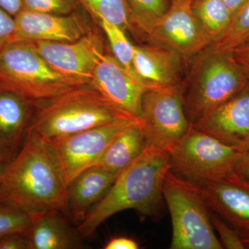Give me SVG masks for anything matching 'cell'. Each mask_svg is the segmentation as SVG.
<instances>
[{"label": "cell", "mask_w": 249, "mask_h": 249, "mask_svg": "<svg viewBox=\"0 0 249 249\" xmlns=\"http://www.w3.org/2000/svg\"><path fill=\"white\" fill-rule=\"evenodd\" d=\"M67 186L53 147L27 131L19 151L4 165L0 203L29 214L55 209L67 215Z\"/></svg>", "instance_id": "cell-1"}, {"label": "cell", "mask_w": 249, "mask_h": 249, "mask_svg": "<svg viewBox=\"0 0 249 249\" xmlns=\"http://www.w3.org/2000/svg\"><path fill=\"white\" fill-rule=\"evenodd\" d=\"M170 170L169 151L146 146L118 175L77 230L82 237H89L111 216L125 210H135L144 217H157L163 208V183Z\"/></svg>", "instance_id": "cell-2"}, {"label": "cell", "mask_w": 249, "mask_h": 249, "mask_svg": "<svg viewBox=\"0 0 249 249\" xmlns=\"http://www.w3.org/2000/svg\"><path fill=\"white\" fill-rule=\"evenodd\" d=\"M45 101L27 131L48 142L122 119L140 120L114 107L90 84Z\"/></svg>", "instance_id": "cell-3"}, {"label": "cell", "mask_w": 249, "mask_h": 249, "mask_svg": "<svg viewBox=\"0 0 249 249\" xmlns=\"http://www.w3.org/2000/svg\"><path fill=\"white\" fill-rule=\"evenodd\" d=\"M85 85L54 70L30 42L12 41L0 51V91L16 93L35 103Z\"/></svg>", "instance_id": "cell-4"}, {"label": "cell", "mask_w": 249, "mask_h": 249, "mask_svg": "<svg viewBox=\"0 0 249 249\" xmlns=\"http://www.w3.org/2000/svg\"><path fill=\"white\" fill-rule=\"evenodd\" d=\"M183 82L182 97L191 125L231 98L249 82L231 53L205 50Z\"/></svg>", "instance_id": "cell-5"}, {"label": "cell", "mask_w": 249, "mask_h": 249, "mask_svg": "<svg viewBox=\"0 0 249 249\" xmlns=\"http://www.w3.org/2000/svg\"><path fill=\"white\" fill-rule=\"evenodd\" d=\"M173 226L172 249H222L211 222L210 209L195 183L167 173L163 187Z\"/></svg>", "instance_id": "cell-6"}, {"label": "cell", "mask_w": 249, "mask_h": 249, "mask_svg": "<svg viewBox=\"0 0 249 249\" xmlns=\"http://www.w3.org/2000/svg\"><path fill=\"white\" fill-rule=\"evenodd\" d=\"M170 170L196 184L218 181L235 173L243 150L192 127L169 150Z\"/></svg>", "instance_id": "cell-7"}, {"label": "cell", "mask_w": 249, "mask_h": 249, "mask_svg": "<svg viewBox=\"0 0 249 249\" xmlns=\"http://www.w3.org/2000/svg\"><path fill=\"white\" fill-rule=\"evenodd\" d=\"M183 82L175 86L150 88L144 93L139 119L146 146L169 151L191 128L183 106Z\"/></svg>", "instance_id": "cell-8"}, {"label": "cell", "mask_w": 249, "mask_h": 249, "mask_svg": "<svg viewBox=\"0 0 249 249\" xmlns=\"http://www.w3.org/2000/svg\"><path fill=\"white\" fill-rule=\"evenodd\" d=\"M137 122L141 121L122 119L49 142L58 159L67 186L80 173L96 164L113 140Z\"/></svg>", "instance_id": "cell-9"}, {"label": "cell", "mask_w": 249, "mask_h": 249, "mask_svg": "<svg viewBox=\"0 0 249 249\" xmlns=\"http://www.w3.org/2000/svg\"><path fill=\"white\" fill-rule=\"evenodd\" d=\"M191 0H171L170 8L146 37L148 43L178 54L185 60L212 45L192 9Z\"/></svg>", "instance_id": "cell-10"}, {"label": "cell", "mask_w": 249, "mask_h": 249, "mask_svg": "<svg viewBox=\"0 0 249 249\" xmlns=\"http://www.w3.org/2000/svg\"><path fill=\"white\" fill-rule=\"evenodd\" d=\"M30 42L54 70L86 84H90L95 67L105 54L102 37L93 31L73 42Z\"/></svg>", "instance_id": "cell-11"}, {"label": "cell", "mask_w": 249, "mask_h": 249, "mask_svg": "<svg viewBox=\"0 0 249 249\" xmlns=\"http://www.w3.org/2000/svg\"><path fill=\"white\" fill-rule=\"evenodd\" d=\"M90 85L114 107L139 119L142 96L147 88L114 55L105 53L100 59Z\"/></svg>", "instance_id": "cell-12"}, {"label": "cell", "mask_w": 249, "mask_h": 249, "mask_svg": "<svg viewBox=\"0 0 249 249\" xmlns=\"http://www.w3.org/2000/svg\"><path fill=\"white\" fill-rule=\"evenodd\" d=\"M192 127L240 150L249 147V82Z\"/></svg>", "instance_id": "cell-13"}, {"label": "cell", "mask_w": 249, "mask_h": 249, "mask_svg": "<svg viewBox=\"0 0 249 249\" xmlns=\"http://www.w3.org/2000/svg\"><path fill=\"white\" fill-rule=\"evenodd\" d=\"M196 185L211 211L240 234L249 232V181L234 173L218 181Z\"/></svg>", "instance_id": "cell-14"}, {"label": "cell", "mask_w": 249, "mask_h": 249, "mask_svg": "<svg viewBox=\"0 0 249 249\" xmlns=\"http://www.w3.org/2000/svg\"><path fill=\"white\" fill-rule=\"evenodd\" d=\"M14 40L73 42L89 32L79 17L22 9L14 17Z\"/></svg>", "instance_id": "cell-15"}, {"label": "cell", "mask_w": 249, "mask_h": 249, "mask_svg": "<svg viewBox=\"0 0 249 249\" xmlns=\"http://www.w3.org/2000/svg\"><path fill=\"white\" fill-rule=\"evenodd\" d=\"M184 61L178 54L159 46L134 45V72L147 89L182 83Z\"/></svg>", "instance_id": "cell-16"}, {"label": "cell", "mask_w": 249, "mask_h": 249, "mask_svg": "<svg viewBox=\"0 0 249 249\" xmlns=\"http://www.w3.org/2000/svg\"><path fill=\"white\" fill-rule=\"evenodd\" d=\"M31 223L27 233L30 249H73L83 247V238L73 229L67 214L51 209L30 214Z\"/></svg>", "instance_id": "cell-17"}, {"label": "cell", "mask_w": 249, "mask_h": 249, "mask_svg": "<svg viewBox=\"0 0 249 249\" xmlns=\"http://www.w3.org/2000/svg\"><path fill=\"white\" fill-rule=\"evenodd\" d=\"M118 175L92 166L80 173L67 187V216L82 222L98 201L106 196Z\"/></svg>", "instance_id": "cell-18"}, {"label": "cell", "mask_w": 249, "mask_h": 249, "mask_svg": "<svg viewBox=\"0 0 249 249\" xmlns=\"http://www.w3.org/2000/svg\"><path fill=\"white\" fill-rule=\"evenodd\" d=\"M31 103L18 93L0 91V157L4 165L16 155L25 139Z\"/></svg>", "instance_id": "cell-19"}, {"label": "cell", "mask_w": 249, "mask_h": 249, "mask_svg": "<svg viewBox=\"0 0 249 249\" xmlns=\"http://www.w3.org/2000/svg\"><path fill=\"white\" fill-rule=\"evenodd\" d=\"M146 140L142 123L129 126L117 136L93 166L119 175L142 155Z\"/></svg>", "instance_id": "cell-20"}, {"label": "cell", "mask_w": 249, "mask_h": 249, "mask_svg": "<svg viewBox=\"0 0 249 249\" xmlns=\"http://www.w3.org/2000/svg\"><path fill=\"white\" fill-rule=\"evenodd\" d=\"M192 9L213 44L230 27L232 15L222 0H193Z\"/></svg>", "instance_id": "cell-21"}, {"label": "cell", "mask_w": 249, "mask_h": 249, "mask_svg": "<svg viewBox=\"0 0 249 249\" xmlns=\"http://www.w3.org/2000/svg\"><path fill=\"white\" fill-rule=\"evenodd\" d=\"M96 20L103 19L126 31L134 29L126 0H77Z\"/></svg>", "instance_id": "cell-22"}, {"label": "cell", "mask_w": 249, "mask_h": 249, "mask_svg": "<svg viewBox=\"0 0 249 249\" xmlns=\"http://www.w3.org/2000/svg\"><path fill=\"white\" fill-rule=\"evenodd\" d=\"M126 2L134 29L145 37L171 4L169 0H126Z\"/></svg>", "instance_id": "cell-23"}, {"label": "cell", "mask_w": 249, "mask_h": 249, "mask_svg": "<svg viewBox=\"0 0 249 249\" xmlns=\"http://www.w3.org/2000/svg\"><path fill=\"white\" fill-rule=\"evenodd\" d=\"M249 39V0L232 16L230 27L224 36L207 50L231 53Z\"/></svg>", "instance_id": "cell-24"}, {"label": "cell", "mask_w": 249, "mask_h": 249, "mask_svg": "<svg viewBox=\"0 0 249 249\" xmlns=\"http://www.w3.org/2000/svg\"><path fill=\"white\" fill-rule=\"evenodd\" d=\"M98 22L109 41L114 58L126 70L135 75L133 70L134 45L129 42L125 31L106 19H100Z\"/></svg>", "instance_id": "cell-25"}, {"label": "cell", "mask_w": 249, "mask_h": 249, "mask_svg": "<svg viewBox=\"0 0 249 249\" xmlns=\"http://www.w3.org/2000/svg\"><path fill=\"white\" fill-rule=\"evenodd\" d=\"M31 223L30 214L14 205L0 203V237L16 232L27 235Z\"/></svg>", "instance_id": "cell-26"}, {"label": "cell", "mask_w": 249, "mask_h": 249, "mask_svg": "<svg viewBox=\"0 0 249 249\" xmlns=\"http://www.w3.org/2000/svg\"><path fill=\"white\" fill-rule=\"evenodd\" d=\"M22 9L58 15L71 14L76 9L77 0H20Z\"/></svg>", "instance_id": "cell-27"}, {"label": "cell", "mask_w": 249, "mask_h": 249, "mask_svg": "<svg viewBox=\"0 0 249 249\" xmlns=\"http://www.w3.org/2000/svg\"><path fill=\"white\" fill-rule=\"evenodd\" d=\"M210 216L213 227L215 229L219 237V242L223 248L227 249H246L245 244L241 237L240 232L229 227L226 221L220 216L210 209Z\"/></svg>", "instance_id": "cell-28"}, {"label": "cell", "mask_w": 249, "mask_h": 249, "mask_svg": "<svg viewBox=\"0 0 249 249\" xmlns=\"http://www.w3.org/2000/svg\"><path fill=\"white\" fill-rule=\"evenodd\" d=\"M14 18L0 7V51L14 41Z\"/></svg>", "instance_id": "cell-29"}, {"label": "cell", "mask_w": 249, "mask_h": 249, "mask_svg": "<svg viewBox=\"0 0 249 249\" xmlns=\"http://www.w3.org/2000/svg\"><path fill=\"white\" fill-rule=\"evenodd\" d=\"M0 249H30V244L26 234L16 232L0 237Z\"/></svg>", "instance_id": "cell-30"}, {"label": "cell", "mask_w": 249, "mask_h": 249, "mask_svg": "<svg viewBox=\"0 0 249 249\" xmlns=\"http://www.w3.org/2000/svg\"><path fill=\"white\" fill-rule=\"evenodd\" d=\"M239 66L249 78V39L230 53Z\"/></svg>", "instance_id": "cell-31"}, {"label": "cell", "mask_w": 249, "mask_h": 249, "mask_svg": "<svg viewBox=\"0 0 249 249\" xmlns=\"http://www.w3.org/2000/svg\"><path fill=\"white\" fill-rule=\"evenodd\" d=\"M138 242L127 237H116L111 238L105 246V249H138Z\"/></svg>", "instance_id": "cell-32"}, {"label": "cell", "mask_w": 249, "mask_h": 249, "mask_svg": "<svg viewBox=\"0 0 249 249\" xmlns=\"http://www.w3.org/2000/svg\"><path fill=\"white\" fill-rule=\"evenodd\" d=\"M235 173L249 181V147L244 150L236 168Z\"/></svg>", "instance_id": "cell-33"}, {"label": "cell", "mask_w": 249, "mask_h": 249, "mask_svg": "<svg viewBox=\"0 0 249 249\" xmlns=\"http://www.w3.org/2000/svg\"><path fill=\"white\" fill-rule=\"evenodd\" d=\"M0 7L14 18L22 9V4L20 0H0Z\"/></svg>", "instance_id": "cell-34"}, {"label": "cell", "mask_w": 249, "mask_h": 249, "mask_svg": "<svg viewBox=\"0 0 249 249\" xmlns=\"http://www.w3.org/2000/svg\"><path fill=\"white\" fill-rule=\"evenodd\" d=\"M222 1L233 16L248 0H222Z\"/></svg>", "instance_id": "cell-35"}, {"label": "cell", "mask_w": 249, "mask_h": 249, "mask_svg": "<svg viewBox=\"0 0 249 249\" xmlns=\"http://www.w3.org/2000/svg\"><path fill=\"white\" fill-rule=\"evenodd\" d=\"M240 235L245 244L246 249H249V232L240 234Z\"/></svg>", "instance_id": "cell-36"}, {"label": "cell", "mask_w": 249, "mask_h": 249, "mask_svg": "<svg viewBox=\"0 0 249 249\" xmlns=\"http://www.w3.org/2000/svg\"><path fill=\"white\" fill-rule=\"evenodd\" d=\"M4 163L3 160H1V157H0V170L4 169Z\"/></svg>", "instance_id": "cell-37"}, {"label": "cell", "mask_w": 249, "mask_h": 249, "mask_svg": "<svg viewBox=\"0 0 249 249\" xmlns=\"http://www.w3.org/2000/svg\"><path fill=\"white\" fill-rule=\"evenodd\" d=\"M4 170V169H3ZM3 170H0V183H1V178H2Z\"/></svg>", "instance_id": "cell-38"}, {"label": "cell", "mask_w": 249, "mask_h": 249, "mask_svg": "<svg viewBox=\"0 0 249 249\" xmlns=\"http://www.w3.org/2000/svg\"><path fill=\"white\" fill-rule=\"evenodd\" d=\"M191 1H193V0H191Z\"/></svg>", "instance_id": "cell-39"}]
</instances>
